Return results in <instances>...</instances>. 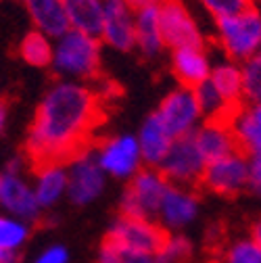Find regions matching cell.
I'll return each mask as SVG.
<instances>
[{
    "instance_id": "obj_37",
    "label": "cell",
    "mask_w": 261,
    "mask_h": 263,
    "mask_svg": "<svg viewBox=\"0 0 261 263\" xmlns=\"http://www.w3.org/2000/svg\"><path fill=\"white\" fill-rule=\"evenodd\" d=\"M251 238H255L259 245H261V215L251 223V234H249Z\"/></svg>"
},
{
    "instance_id": "obj_11",
    "label": "cell",
    "mask_w": 261,
    "mask_h": 263,
    "mask_svg": "<svg viewBox=\"0 0 261 263\" xmlns=\"http://www.w3.org/2000/svg\"><path fill=\"white\" fill-rule=\"evenodd\" d=\"M159 21L163 40L170 50L203 44L201 27L182 0H163L159 5Z\"/></svg>"
},
{
    "instance_id": "obj_13",
    "label": "cell",
    "mask_w": 261,
    "mask_h": 263,
    "mask_svg": "<svg viewBox=\"0 0 261 263\" xmlns=\"http://www.w3.org/2000/svg\"><path fill=\"white\" fill-rule=\"evenodd\" d=\"M199 213H201V199L194 186L170 184L157 213V223L167 234L180 232V230L188 228L192 221H197Z\"/></svg>"
},
{
    "instance_id": "obj_28",
    "label": "cell",
    "mask_w": 261,
    "mask_h": 263,
    "mask_svg": "<svg viewBox=\"0 0 261 263\" xmlns=\"http://www.w3.org/2000/svg\"><path fill=\"white\" fill-rule=\"evenodd\" d=\"M219 263H261V245L251 236L236 238L223 249Z\"/></svg>"
},
{
    "instance_id": "obj_25",
    "label": "cell",
    "mask_w": 261,
    "mask_h": 263,
    "mask_svg": "<svg viewBox=\"0 0 261 263\" xmlns=\"http://www.w3.org/2000/svg\"><path fill=\"white\" fill-rule=\"evenodd\" d=\"M96 263H159V259L153 253L134 251L105 238L96 253Z\"/></svg>"
},
{
    "instance_id": "obj_30",
    "label": "cell",
    "mask_w": 261,
    "mask_h": 263,
    "mask_svg": "<svg viewBox=\"0 0 261 263\" xmlns=\"http://www.w3.org/2000/svg\"><path fill=\"white\" fill-rule=\"evenodd\" d=\"M245 103H261V50L243 65Z\"/></svg>"
},
{
    "instance_id": "obj_4",
    "label": "cell",
    "mask_w": 261,
    "mask_h": 263,
    "mask_svg": "<svg viewBox=\"0 0 261 263\" xmlns=\"http://www.w3.org/2000/svg\"><path fill=\"white\" fill-rule=\"evenodd\" d=\"M167 188H170V180L163 176L159 167L144 165L127 182L121 194V201H119V209L123 215L157 221V213H159L161 201L165 196Z\"/></svg>"
},
{
    "instance_id": "obj_17",
    "label": "cell",
    "mask_w": 261,
    "mask_h": 263,
    "mask_svg": "<svg viewBox=\"0 0 261 263\" xmlns=\"http://www.w3.org/2000/svg\"><path fill=\"white\" fill-rule=\"evenodd\" d=\"M36 31L57 40L71 29L63 0H23Z\"/></svg>"
},
{
    "instance_id": "obj_8",
    "label": "cell",
    "mask_w": 261,
    "mask_h": 263,
    "mask_svg": "<svg viewBox=\"0 0 261 263\" xmlns=\"http://www.w3.org/2000/svg\"><path fill=\"white\" fill-rule=\"evenodd\" d=\"M201 186L217 196H236L249 190V157L240 148L209 161L201 178Z\"/></svg>"
},
{
    "instance_id": "obj_19",
    "label": "cell",
    "mask_w": 261,
    "mask_h": 263,
    "mask_svg": "<svg viewBox=\"0 0 261 263\" xmlns=\"http://www.w3.org/2000/svg\"><path fill=\"white\" fill-rule=\"evenodd\" d=\"M136 138H138V144H140V151H142L144 165H148V167H159L161 161L165 159V155L170 153V148L176 140L170 134V129L163 125V121L159 119L157 113H151L142 121Z\"/></svg>"
},
{
    "instance_id": "obj_32",
    "label": "cell",
    "mask_w": 261,
    "mask_h": 263,
    "mask_svg": "<svg viewBox=\"0 0 261 263\" xmlns=\"http://www.w3.org/2000/svg\"><path fill=\"white\" fill-rule=\"evenodd\" d=\"M31 263H69V251L65 245H48L46 249H42Z\"/></svg>"
},
{
    "instance_id": "obj_1",
    "label": "cell",
    "mask_w": 261,
    "mask_h": 263,
    "mask_svg": "<svg viewBox=\"0 0 261 263\" xmlns=\"http://www.w3.org/2000/svg\"><path fill=\"white\" fill-rule=\"evenodd\" d=\"M103 115L101 96L86 82H54L31 119L25 155L34 165L67 163L90 144V136Z\"/></svg>"
},
{
    "instance_id": "obj_34",
    "label": "cell",
    "mask_w": 261,
    "mask_h": 263,
    "mask_svg": "<svg viewBox=\"0 0 261 263\" xmlns=\"http://www.w3.org/2000/svg\"><path fill=\"white\" fill-rule=\"evenodd\" d=\"M21 251H11V249H0V263H19Z\"/></svg>"
},
{
    "instance_id": "obj_35",
    "label": "cell",
    "mask_w": 261,
    "mask_h": 263,
    "mask_svg": "<svg viewBox=\"0 0 261 263\" xmlns=\"http://www.w3.org/2000/svg\"><path fill=\"white\" fill-rule=\"evenodd\" d=\"M125 3L134 11H140V9H146V7H157V5L163 3V0H125Z\"/></svg>"
},
{
    "instance_id": "obj_39",
    "label": "cell",
    "mask_w": 261,
    "mask_h": 263,
    "mask_svg": "<svg viewBox=\"0 0 261 263\" xmlns=\"http://www.w3.org/2000/svg\"><path fill=\"white\" fill-rule=\"evenodd\" d=\"M259 3H261V0H259Z\"/></svg>"
},
{
    "instance_id": "obj_27",
    "label": "cell",
    "mask_w": 261,
    "mask_h": 263,
    "mask_svg": "<svg viewBox=\"0 0 261 263\" xmlns=\"http://www.w3.org/2000/svg\"><path fill=\"white\" fill-rule=\"evenodd\" d=\"M29 234H31L29 221L3 213V217H0V249L21 251L27 245Z\"/></svg>"
},
{
    "instance_id": "obj_20",
    "label": "cell",
    "mask_w": 261,
    "mask_h": 263,
    "mask_svg": "<svg viewBox=\"0 0 261 263\" xmlns=\"http://www.w3.org/2000/svg\"><path fill=\"white\" fill-rule=\"evenodd\" d=\"M232 129L243 153L261 155V103H247L230 117Z\"/></svg>"
},
{
    "instance_id": "obj_2",
    "label": "cell",
    "mask_w": 261,
    "mask_h": 263,
    "mask_svg": "<svg viewBox=\"0 0 261 263\" xmlns=\"http://www.w3.org/2000/svg\"><path fill=\"white\" fill-rule=\"evenodd\" d=\"M101 38L69 29L67 34L54 40V54L50 69L61 80L88 82L101 71Z\"/></svg>"
},
{
    "instance_id": "obj_36",
    "label": "cell",
    "mask_w": 261,
    "mask_h": 263,
    "mask_svg": "<svg viewBox=\"0 0 261 263\" xmlns=\"http://www.w3.org/2000/svg\"><path fill=\"white\" fill-rule=\"evenodd\" d=\"M7 123H9V105L0 101V134L7 129Z\"/></svg>"
},
{
    "instance_id": "obj_10",
    "label": "cell",
    "mask_w": 261,
    "mask_h": 263,
    "mask_svg": "<svg viewBox=\"0 0 261 263\" xmlns=\"http://www.w3.org/2000/svg\"><path fill=\"white\" fill-rule=\"evenodd\" d=\"M167 232L163 230L155 219H142V217H132V215H119L107 232V238L123 245L127 249L142 251V253H153L157 255L159 249L165 242Z\"/></svg>"
},
{
    "instance_id": "obj_31",
    "label": "cell",
    "mask_w": 261,
    "mask_h": 263,
    "mask_svg": "<svg viewBox=\"0 0 261 263\" xmlns=\"http://www.w3.org/2000/svg\"><path fill=\"white\" fill-rule=\"evenodd\" d=\"M199 3L215 21L236 15V13H243L245 9L253 7V0H199Z\"/></svg>"
},
{
    "instance_id": "obj_5",
    "label": "cell",
    "mask_w": 261,
    "mask_h": 263,
    "mask_svg": "<svg viewBox=\"0 0 261 263\" xmlns=\"http://www.w3.org/2000/svg\"><path fill=\"white\" fill-rule=\"evenodd\" d=\"M92 153L103 172L113 180L129 182L144 167L142 151L134 134H115L103 138L92 148Z\"/></svg>"
},
{
    "instance_id": "obj_6",
    "label": "cell",
    "mask_w": 261,
    "mask_h": 263,
    "mask_svg": "<svg viewBox=\"0 0 261 263\" xmlns=\"http://www.w3.org/2000/svg\"><path fill=\"white\" fill-rule=\"evenodd\" d=\"M67 201L86 207L96 203L103 196L107 188V174L99 165L92 148H86L78 155H73L67 163Z\"/></svg>"
},
{
    "instance_id": "obj_21",
    "label": "cell",
    "mask_w": 261,
    "mask_h": 263,
    "mask_svg": "<svg viewBox=\"0 0 261 263\" xmlns=\"http://www.w3.org/2000/svg\"><path fill=\"white\" fill-rule=\"evenodd\" d=\"M209 82L232 109H238L245 105V84H243L240 63H234V61L228 59V61L213 65Z\"/></svg>"
},
{
    "instance_id": "obj_14",
    "label": "cell",
    "mask_w": 261,
    "mask_h": 263,
    "mask_svg": "<svg viewBox=\"0 0 261 263\" xmlns=\"http://www.w3.org/2000/svg\"><path fill=\"white\" fill-rule=\"evenodd\" d=\"M101 42L117 52L136 48V11L125 0H105Z\"/></svg>"
},
{
    "instance_id": "obj_24",
    "label": "cell",
    "mask_w": 261,
    "mask_h": 263,
    "mask_svg": "<svg viewBox=\"0 0 261 263\" xmlns=\"http://www.w3.org/2000/svg\"><path fill=\"white\" fill-rule=\"evenodd\" d=\"M52 54H54V40L36 29L27 31L19 42V57L29 67H40V69L50 67Z\"/></svg>"
},
{
    "instance_id": "obj_15",
    "label": "cell",
    "mask_w": 261,
    "mask_h": 263,
    "mask_svg": "<svg viewBox=\"0 0 261 263\" xmlns=\"http://www.w3.org/2000/svg\"><path fill=\"white\" fill-rule=\"evenodd\" d=\"M213 63L205 46H182L172 50V71L180 86L197 88L209 80Z\"/></svg>"
},
{
    "instance_id": "obj_40",
    "label": "cell",
    "mask_w": 261,
    "mask_h": 263,
    "mask_svg": "<svg viewBox=\"0 0 261 263\" xmlns=\"http://www.w3.org/2000/svg\"><path fill=\"white\" fill-rule=\"evenodd\" d=\"M186 263H188V261H186Z\"/></svg>"
},
{
    "instance_id": "obj_9",
    "label": "cell",
    "mask_w": 261,
    "mask_h": 263,
    "mask_svg": "<svg viewBox=\"0 0 261 263\" xmlns=\"http://www.w3.org/2000/svg\"><path fill=\"white\" fill-rule=\"evenodd\" d=\"M205 167H207V159L199 151L192 136L176 138L170 153L159 165V170L170 180V184H178V186L201 184Z\"/></svg>"
},
{
    "instance_id": "obj_12",
    "label": "cell",
    "mask_w": 261,
    "mask_h": 263,
    "mask_svg": "<svg viewBox=\"0 0 261 263\" xmlns=\"http://www.w3.org/2000/svg\"><path fill=\"white\" fill-rule=\"evenodd\" d=\"M0 211L29 223H34L42 215L34 186L23 176V172L5 170L0 174Z\"/></svg>"
},
{
    "instance_id": "obj_7",
    "label": "cell",
    "mask_w": 261,
    "mask_h": 263,
    "mask_svg": "<svg viewBox=\"0 0 261 263\" xmlns=\"http://www.w3.org/2000/svg\"><path fill=\"white\" fill-rule=\"evenodd\" d=\"M155 113L159 115V119L170 129L174 138L192 136L205 121L197 101V92H194V88H186V86H178L172 92H167Z\"/></svg>"
},
{
    "instance_id": "obj_33",
    "label": "cell",
    "mask_w": 261,
    "mask_h": 263,
    "mask_svg": "<svg viewBox=\"0 0 261 263\" xmlns=\"http://www.w3.org/2000/svg\"><path fill=\"white\" fill-rule=\"evenodd\" d=\"M249 192L261 199V155L249 157Z\"/></svg>"
},
{
    "instance_id": "obj_38",
    "label": "cell",
    "mask_w": 261,
    "mask_h": 263,
    "mask_svg": "<svg viewBox=\"0 0 261 263\" xmlns=\"http://www.w3.org/2000/svg\"><path fill=\"white\" fill-rule=\"evenodd\" d=\"M0 217H3V211H0Z\"/></svg>"
},
{
    "instance_id": "obj_26",
    "label": "cell",
    "mask_w": 261,
    "mask_h": 263,
    "mask_svg": "<svg viewBox=\"0 0 261 263\" xmlns=\"http://www.w3.org/2000/svg\"><path fill=\"white\" fill-rule=\"evenodd\" d=\"M194 92H197V101L205 119H230L232 113L236 111L223 101V96L211 86L209 80L194 88Z\"/></svg>"
},
{
    "instance_id": "obj_22",
    "label": "cell",
    "mask_w": 261,
    "mask_h": 263,
    "mask_svg": "<svg viewBox=\"0 0 261 263\" xmlns=\"http://www.w3.org/2000/svg\"><path fill=\"white\" fill-rule=\"evenodd\" d=\"M69 25L82 34L101 38L105 19V0H63Z\"/></svg>"
},
{
    "instance_id": "obj_29",
    "label": "cell",
    "mask_w": 261,
    "mask_h": 263,
    "mask_svg": "<svg viewBox=\"0 0 261 263\" xmlns=\"http://www.w3.org/2000/svg\"><path fill=\"white\" fill-rule=\"evenodd\" d=\"M190 255H192V242L180 232H170L157 253V259L159 263H186Z\"/></svg>"
},
{
    "instance_id": "obj_16",
    "label": "cell",
    "mask_w": 261,
    "mask_h": 263,
    "mask_svg": "<svg viewBox=\"0 0 261 263\" xmlns=\"http://www.w3.org/2000/svg\"><path fill=\"white\" fill-rule=\"evenodd\" d=\"M192 138L207 163L238 151V140L230 119H205L192 134Z\"/></svg>"
},
{
    "instance_id": "obj_18",
    "label": "cell",
    "mask_w": 261,
    "mask_h": 263,
    "mask_svg": "<svg viewBox=\"0 0 261 263\" xmlns=\"http://www.w3.org/2000/svg\"><path fill=\"white\" fill-rule=\"evenodd\" d=\"M31 186H34L42 211L57 207L63 199H67V167H65V163H42V165H38Z\"/></svg>"
},
{
    "instance_id": "obj_23",
    "label": "cell",
    "mask_w": 261,
    "mask_h": 263,
    "mask_svg": "<svg viewBox=\"0 0 261 263\" xmlns=\"http://www.w3.org/2000/svg\"><path fill=\"white\" fill-rule=\"evenodd\" d=\"M136 48L148 59L159 57L167 48L161 34L159 5L136 11Z\"/></svg>"
},
{
    "instance_id": "obj_3",
    "label": "cell",
    "mask_w": 261,
    "mask_h": 263,
    "mask_svg": "<svg viewBox=\"0 0 261 263\" xmlns=\"http://www.w3.org/2000/svg\"><path fill=\"white\" fill-rule=\"evenodd\" d=\"M215 38L223 54L245 63L261 50V11L259 7H249L243 13L230 15L215 21Z\"/></svg>"
}]
</instances>
